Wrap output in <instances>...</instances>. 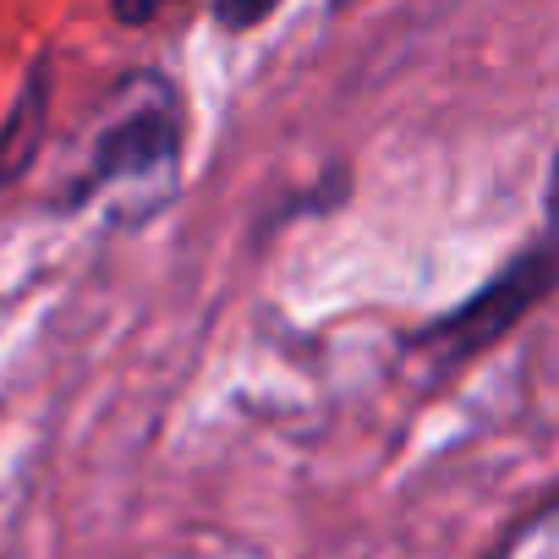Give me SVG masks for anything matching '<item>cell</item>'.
Segmentation results:
<instances>
[{"instance_id":"obj_2","label":"cell","mask_w":559,"mask_h":559,"mask_svg":"<svg viewBox=\"0 0 559 559\" xmlns=\"http://www.w3.org/2000/svg\"><path fill=\"white\" fill-rule=\"evenodd\" d=\"M543 286H548V252L543 247H532L521 263H510L493 286L477 297V302H466L461 313H450L428 341L433 346H444L450 357H472L477 346H488L493 335H504L537 297H543Z\"/></svg>"},{"instance_id":"obj_1","label":"cell","mask_w":559,"mask_h":559,"mask_svg":"<svg viewBox=\"0 0 559 559\" xmlns=\"http://www.w3.org/2000/svg\"><path fill=\"white\" fill-rule=\"evenodd\" d=\"M176 105H170V83L159 78H143V94L127 105L121 127L105 132L99 143V165H94V181L83 187V198L94 187H110V181H143V176H159L170 170L176 159Z\"/></svg>"}]
</instances>
